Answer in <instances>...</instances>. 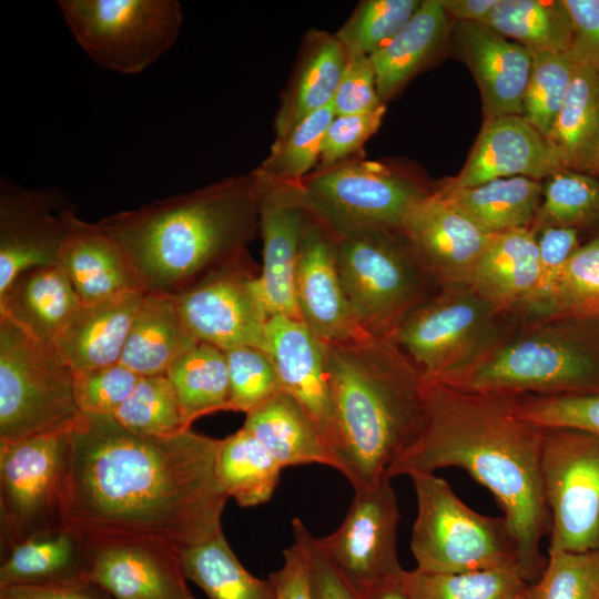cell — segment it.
Listing matches in <instances>:
<instances>
[{
	"mask_svg": "<svg viewBox=\"0 0 599 599\" xmlns=\"http://www.w3.org/2000/svg\"><path fill=\"white\" fill-rule=\"evenodd\" d=\"M220 443L192 428L142 435L113 415L80 413L69 430L64 526L88 544L146 539L181 552L211 540L229 499L216 474Z\"/></svg>",
	"mask_w": 599,
	"mask_h": 599,
	"instance_id": "6da1fadb",
	"label": "cell"
},
{
	"mask_svg": "<svg viewBox=\"0 0 599 599\" xmlns=\"http://www.w3.org/2000/svg\"><path fill=\"white\" fill-rule=\"evenodd\" d=\"M517 398L425 382L423 430L385 476L465 469L504 511L518 541L521 578L535 583L547 565L541 541L551 526L541 478L545 428L518 415Z\"/></svg>",
	"mask_w": 599,
	"mask_h": 599,
	"instance_id": "7a4b0ae2",
	"label": "cell"
},
{
	"mask_svg": "<svg viewBox=\"0 0 599 599\" xmlns=\"http://www.w3.org/2000/svg\"><path fill=\"white\" fill-rule=\"evenodd\" d=\"M324 344L331 393L324 439L334 468L357 490L378 483L418 439L425 380L389 338Z\"/></svg>",
	"mask_w": 599,
	"mask_h": 599,
	"instance_id": "3957f363",
	"label": "cell"
},
{
	"mask_svg": "<svg viewBox=\"0 0 599 599\" xmlns=\"http://www.w3.org/2000/svg\"><path fill=\"white\" fill-rule=\"evenodd\" d=\"M146 293L179 294L246 251L258 229L253 174L126 210L98 222Z\"/></svg>",
	"mask_w": 599,
	"mask_h": 599,
	"instance_id": "277c9868",
	"label": "cell"
},
{
	"mask_svg": "<svg viewBox=\"0 0 599 599\" xmlns=\"http://www.w3.org/2000/svg\"><path fill=\"white\" fill-rule=\"evenodd\" d=\"M449 386L509 395L599 394V317L522 319L495 352Z\"/></svg>",
	"mask_w": 599,
	"mask_h": 599,
	"instance_id": "5b68a950",
	"label": "cell"
},
{
	"mask_svg": "<svg viewBox=\"0 0 599 599\" xmlns=\"http://www.w3.org/2000/svg\"><path fill=\"white\" fill-rule=\"evenodd\" d=\"M521 321L469 284L448 285L416 307L389 339L426 383L450 385L495 352Z\"/></svg>",
	"mask_w": 599,
	"mask_h": 599,
	"instance_id": "8992f818",
	"label": "cell"
},
{
	"mask_svg": "<svg viewBox=\"0 0 599 599\" xmlns=\"http://www.w3.org/2000/svg\"><path fill=\"white\" fill-rule=\"evenodd\" d=\"M410 478L417 499L410 541L417 569L435 573L501 569L521 577L518 541L505 517L470 509L433 473Z\"/></svg>",
	"mask_w": 599,
	"mask_h": 599,
	"instance_id": "52a82bcc",
	"label": "cell"
},
{
	"mask_svg": "<svg viewBox=\"0 0 599 599\" xmlns=\"http://www.w3.org/2000/svg\"><path fill=\"white\" fill-rule=\"evenodd\" d=\"M342 284L361 327L389 338L439 285L420 267L399 231L334 237Z\"/></svg>",
	"mask_w": 599,
	"mask_h": 599,
	"instance_id": "ba28073f",
	"label": "cell"
},
{
	"mask_svg": "<svg viewBox=\"0 0 599 599\" xmlns=\"http://www.w3.org/2000/svg\"><path fill=\"white\" fill-rule=\"evenodd\" d=\"M80 413L74 370L53 343L0 317V443L70 430Z\"/></svg>",
	"mask_w": 599,
	"mask_h": 599,
	"instance_id": "9c48e42d",
	"label": "cell"
},
{
	"mask_svg": "<svg viewBox=\"0 0 599 599\" xmlns=\"http://www.w3.org/2000/svg\"><path fill=\"white\" fill-rule=\"evenodd\" d=\"M284 185L334 237L399 231L410 207L429 193L389 166L362 158L316 167L300 182Z\"/></svg>",
	"mask_w": 599,
	"mask_h": 599,
	"instance_id": "30bf717a",
	"label": "cell"
},
{
	"mask_svg": "<svg viewBox=\"0 0 599 599\" xmlns=\"http://www.w3.org/2000/svg\"><path fill=\"white\" fill-rule=\"evenodd\" d=\"M68 28L100 67L142 72L179 37L183 13L176 0H60Z\"/></svg>",
	"mask_w": 599,
	"mask_h": 599,
	"instance_id": "8fae6325",
	"label": "cell"
},
{
	"mask_svg": "<svg viewBox=\"0 0 599 599\" xmlns=\"http://www.w3.org/2000/svg\"><path fill=\"white\" fill-rule=\"evenodd\" d=\"M69 430L0 443V556L64 527L62 490Z\"/></svg>",
	"mask_w": 599,
	"mask_h": 599,
	"instance_id": "7c38bea8",
	"label": "cell"
},
{
	"mask_svg": "<svg viewBox=\"0 0 599 599\" xmlns=\"http://www.w3.org/2000/svg\"><path fill=\"white\" fill-rule=\"evenodd\" d=\"M541 478L550 512V551L599 549V436L545 428Z\"/></svg>",
	"mask_w": 599,
	"mask_h": 599,
	"instance_id": "4fadbf2b",
	"label": "cell"
},
{
	"mask_svg": "<svg viewBox=\"0 0 599 599\" xmlns=\"http://www.w3.org/2000/svg\"><path fill=\"white\" fill-rule=\"evenodd\" d=\"M341 526L316 542L342 578L359 595L372 598L404 569L397 556L400 511L390 478L354 490Z\"/></svg>",
	"mask_w": 599,
	"mask_h": 599,
	"instance_id": "5bb4252c",
	"label": "cell"
},
{
	"mask_svg": "<svg viewBox=\"0 0 599 599\" xmlns=\"http://www.w3.org/2000/svg\"><path fill=\"white\" fill-rule=\"evenodd\" d=\"M247 251L212 270L175 294L189 329L200 342L222 351L254 346L268 354L270 315Z\"/></svg>",
	"mask_w": 599,
	"mask_h": 599,
	"instance_id": "9a60e30c",
	"label": "cell"
},
{
	"mask_svg": "<svg viewBox=\"0 0 599 599\" xmlns=\"http://www.w3.org/2000/svg\"><path fill=\"white\" fill-rule=\"evenodd\" d=\"M75 207L54 189L0 182V292L21 272L58 264Z\"/></svg>",
	"mask_w": 599,
	"mask_h": 599,
	"instance_id": "2e32d148",
	"label": "cell"
},
{
	"mask_svg": "<svg viewBox=\"0 0 599 599\" xmlns=\"http://www.w3.org/2000/svg\"><path fill=\"white\" fill-rule=\"evenodd\" d=\"M301 321L324 343H352L368 335L358 324L339 276L334 236L307 214L295 268Z\"/></svg>",
	"mask_w": 599,
	"mask_h": 599,
	"instance_id": "e0dca14e",
	"label": "cell"
},
{
	"mask_svg": "<svg viewBox=\"0 0 599 599\" xmlns=\"http://www.w3.org/2000/svg\"><path fill=\"white\" fill-rule=\"evenodd\" d=\"M399 232L417 263L440 287L469 284L490 237L435 192L410 207Z\"/></svg>",
	"mask_w": 599,
	"mask_h": 599,
	"instance_id": "ac0fdd59",
	"label": "cell"
},
{
	"mask_svg": "<svg viewBox=\"0 0 599 599\" xmlns=\"http://www.w3.org/2000/svg\"><path fill=\"white\" fill-rule=\"evenodd\" d=\"M88 545V580L115 599H193L177 549L146 539Z\"/></svg>",
	"mask_w": 599,
	"mask_h": 599,
	"instance_id": "d6986e66",
	"label": "cell"
},
{
	"mask_svg": "<svg viewBox=\"0 0 599 599\" xmlns=\"http://www.w3.org/2000/svg\"><path fill=\"white\" fill-rule=\"evenodd\" d=\"M257 191L258 229L263 240V267L257 281L270 317L300 319L294 278L306 211L282 183L252 172Z\"/></svg>",
	"mask_w": 599,
	"mask_h": 599,
	"instance_id": "ffe728a7",
	"label": "cell"
},
{
	"mask_svg": "<svg viewBox=\"0 0 599 599\" xmlns=\"http://www.w3.org/2000/svg\"><path fill=\"white\" fill-rule=\"evenodd\" d=\"M564 167L548 140L520 115L485 120L461 171L441 184L471 187L497 179L541 181Z\"/></svg>",
	"mask_w": 599,
	"mask_h": 599,
	"instance_id": "44dd1931",
	"label": "cell"
},
{
	"mask_svg": "<svg viewBox=\"0 0 599 599\" xmlns=\"http://www.w3.org/2000/svg\"><path fill=\"white\" fill-rule=\"evenodd\" d=\"M453 41L477 82L485 120L520 115L531 52L479 22L455 21Z\"/></svg>",
	"mask_w": 599,
	"mask_h": 599,
	"instance_id": "7402d4cb",
	"label": "cell"
},
{
	"mask_svg": "<svg viewBox=\"0 0 599 599\" xmlns=\"http://www.w3.org/2000/svg\"><path fill=\"white\" fill-rule=\"evenodd\" d=\"M58 264L82 304L126 294H145L142 282L118 242L98 223L70 215Z\"/></svg>",
	"mask_w": 599,
	"mask_h": 599,
	"instance_id": "603a6c76",
	"label": "cell"
},
{
	"mask_svg": "<svg viewBox=\"0 0 599 599\" xmlns=\"http://www.w3.org/2000/svg\"><path fill=\"white\" fill-rule=\"evenodd\" d=\"M266 335L281 390L302 405L324 437L331 413L324 342L302 321L283 315L270 317Z\"/></svg>",
	"mask_w": 599,
	"mask_h": 599,
	"instance_id": "cb8c5ba5",
	"label": "cell"
},
{
	"mask_svg": "<svg viewBox=\"0 0 599 599\" xmlns=\"http://www.w3.org/2000/svg\"><path fill=\"white\" fill-rule=\"evenodd\" d=\"M143 295L126 294L81 304L74 311L53 341L74 372L120 362Z\"/></svg>",
	"mask_w": 599,
	"mask_h": 599,
	"instance_id": "d4e9b609",
	"label": "cell"
},
{
	"mask_svg": "<svg viewBox=\"0 0 599 599\" xmlns=\"http://www.w3.org/2000/svg\"><path fill=\"white\" fill-rule=\"evenodd\" d=\"M537 235L530 227L490 235L469 285L484 298L524 317L537 287Z\"/></svg>",
	"mask_w": 599,
	"mask_h": 599,
	"instance_id": "484cf974",
	"label": "cell"
},
{
	"mask_svg": "<svg viewBox=\"0 0 599 599\" xmlns=\"http://www.w3.org/2000/svg\"><path fill=\"white\" fill-rule=\"evenodd\" d=\"M81 304L59 264L38 266L21 272L0 292V317L35 339L53 343Z\"/></svg>",
	"mask_w": 599,
	"mask_h": 599,
	"instance_id": "4316f807",
	"label": "cell"
},
{
	"mask_svg": "<svg viewBox=\"0 0 599 599\" xmlns=\"http://www.w3.org/2000/svg\"><path fill=\"white\" fill-rule=\"evenodd\" d=\"M347 59L335 34L323 30L306 33L296 67L281 98L275 118L276 139L309 114L333 103Z\"/></svg>",
	"mask_w": 599,
	"mask_h": 599,
	"instance_id": "83f0119b",
	"label": "cell"
},
{
	"mask_svg": "<svg viewBox=\"0 0 599 599\" xmlns=\"http://www.w3.org/2000/svg\"><path fill=\"white\" fill-rule=\"evenodd\" d=\"M197 342L175 295L149 292L133 317L120 363L142 377L164 375Z\"/></svg>",
	"mask_w": 599,
	"mask_h": 599,
	"instance_id": "f1b7e54d",
	"label": "cell"
},
{
	"mask_svg": "<svg viewBox=\"0 0 599 599\" xmlns=\"http://www.w3.org/2000/svg\"><path fill=\"white\" fill-rule=\"evenodd\" d=\"M448 33L449 17L441 0H425L396 34L369 55L384 104L435 57Z\"/></svg>",
	"mask_w": 599,
	"mask_h": 599,
	"instance_id": "f546056e",
	"label": "cell"
},
{
	"mask_svg": "<svg viewBox=\"0 0 599 599\" xmlns=\"http://www.w3.org/2000/svg\"><path fill=\"white\" fill-rule=\"evenodd\" d=\"M0 558V588L88 580L89 545L65 526L27 539Z\"/></svg>",
	"mask_w": 599,
	"mask_h": 599,
	"instance_id": "4dcf8cb0",
	"label": "cell"
},
{
	"mask_svg": "<svg viewBox=\"0 0 599 599\" xmlns=\"http://www.w3.org/2000/svg\"><path fill=\"white\" fill-rule=\"evenodd\" d=\"M243 428L252 433L284 468L322 464L334 468L325 439L302 405L280 390L246 414Z\"/></svg>",
	"mask_w": 599,
	"mask_h": 599,
	"instance_id": "1f68e13d",
	"label": "cell"
},
{
	"mask_svg": "<svg viewBox=\"0 0 599 599\" xmlns=\"http://www.w3.org/2000/svg\"><path fill=\"white\" fill-rule=\"evenodd\" d=\"M488 235L531 227L542 196V182L505 177L471 187L444 184L433 191Z\"/></svg>",
	"mask_w": 599,
	"mask_h": 599,
	"instance_id": "d6a6232c",
	"label": "cell"
},
{
	"mask_svg": "<svg viewBox=\"0 0 599 599\" xmlns=\"http://www.w3.org/2000/svg\"><path fill=\"white\" fill-rule=\"evenodd\" d=\"M546 139L564 167L597 174L599 69L576 64L566 100Z\"/></svg>",
	"mask_w": 599,
	"mask_h": 599,
	"instance_id": "836d02e7",
	"label": "cell"
},
{
	"mask_svg": "<svg viewBox=\"0 0 599 599\" xmlns=\"http://www.w3.org/2000/svg\"><path fill=\"white\" fill-rule=\"evenodd\" d=\"M479 23L530 52H568L573 35L562 0H499Z\"/></svg>",
	"mask_w": 599,
	"mask_h": 599,
	"instance_id": "e575fe53",
	"label": "cell"
},
{
	"mask_svg": "<svg viewBox=\"0 0 599 599\" xmlns=\"http://www.w3.org/2000/svg\"><path fill=\"white\" fill-rule=\"evenodd\" d=\"M283 467L261 441L245 428L221 439L216 474L227 494L241 507L268 501Z\"/></svg>",
	"mask_w": 599,
	"mask_h": 599,
	"instance_id": "d590c367",
	"label": "cell"
},
{
	"mask_svg": "<svg viewBox=\"0 0 599 599\" xmlns=\"http://www.w3.org/2000/svg\"><path fill=\"white\" fill-rule=\"evenodd\" d=\"M166 376L191 425L202 416L229 410V368L221 348L199 341L169 367Z\"/></svg>",
	"mask_w": 599,
	"mask_h": 599,
	"instance_id": "8d00e7d4",
	"label": "cell"
},
{
	"mask_svg": "<svg viewBox=\"0 0 599 599\" xmlns=\"http://www.w3.org/2000/svg\"><path fill=\"white\" fill-rule=\"evenodd\" d=\"M186 579L209 599H275L270 581L250 573L229 546L223 531L209 541L181 551Z\"/></svg>",
	"mask_w": 599,
	"mask_h": 599,
	"instance_id": "74e56055",
	"label": "cell"
},
{
	"mask_svg": "<svg viewBox=\"0 0 599 599\" xmlns=\"http://www.w3.org/2000/svg\"><path fill=\"white\" fill-rule=\"evenodd\" d=\"M599 224V180L561 167L542 182V196L531 230L593 227Z\"/></svg>",
	"mask_w": 599,
	"mask_h": 599,
	"instance_id": "f35d334b",
	"label": "cell"
},
{
	"mask_svg": "<svg viewBox=\"0 0 599 599\" xmlns=\"http://www.w3.org/2000/svg\"><path fill=\"white\" fill-rule=\"evenodd\" d=\"M400 582L408 599H516L529 585L501 569L435 573L416 568L404 570Z\"/></svg>",
	"mask_w": 599,
	"mask_h": 599,
	"instance_id": "ab89813d",
	"label": "cell"
},
{
	"mask_svg": "<svg viewBox=\"0 0 599 599\" xmlns=\"http://www.w3.org/2000/svg\"><path fill=\"white\" fill-rule=\"evenodd\" d=\"M334 118L333 104L309 114L274 141L270 154L254 171L275 183L300 182L319 162L322 143Z\"/></svg>",
	"mask_w": 599,
	"mask_h": 599,
	"instance_id": "60d3db41",
	"label": "cell"
},
{
	"mask_svg": "<svg viewBox=\"0 0 599 599\" xmlns=\"http://www.w3.org/2000/svg\"><path fill=\"white\" fill-rule=\"evenodd\" d=\"M113 416L148 436H175L191 428L166 374L141 377Z\"/></svg>",
	"mask_w": 599,
	"mask_h": 599,
	"instance_id": "b9f144b4",
	"label": "cell"
},
{
	"mask_svg": "<svg viewBox=\"0 0 599 599\" xmlns=\"http://www.w3.org/2000/svg\"><path fill=\"white\" fill-rule=\"evenodd\" d=\"M520 116L545 138L566 100L576 69L568 52H531Z\"/></svg>",
	"mask_w": 599,
	"mask_h": 599,
	"instance_id": "7bdbcfd3",
	"label": "cell"
},
{
	"mask_svg": "<svg viewBox=\"0 0 599 599\" xmlns=\"http://www.w3.org/2000/svg\"><path fill=\"white\" fill-rule=\"evenodd\" d=\"M418 0H366L335 33L347 57L372 55L414 16Z\"/></svg>",
	"mask_w": 599,
	"mask_h": 599,
	"instance_id": "ee69618b",
	"label": "cell"
},
{
	"mask_svg": "<svg viewBox=\"0 0 599 599\" xmlns=\"http://www.w3.org/2000/svg\"><path fill=\"white\" fill-rule=\"evenodd\" d=\"M540 578L526 589L528 599H599V549L550 551Z\"/></svg>",
	"mask_w": 599,
	"mask_h": 599,
	"instance_id": "f6af8a7d",
	"label": "cell"
},
{
	"mask_svg": "<svg viewBox=\"0 0 599 599\" xmlns=\"http://www.w3.org/2000/svg\"><path fill=\"white\" fill-rule=\"evenodd\" d=\"M599 317V236L568 260L547 316Z\"/></svg>",
	"mask_w": 599,
	"mask_h": 599,
	"instance_id": "bcb514c9",
	"label": "cell"
},
{
	"mask_svg": "<svg viewBox=\"0 0 599 599\" xmlns=\"http://www.w3.org/2000/svg\"><path fill=\"white\" fill-rule=\"evenodd\" d=\"M229 368V410L250 413L281 390L271 356L254 346L224 351Z\"/></svg>",
	"mask_w": 599,
	"mask_h": 599,
	"instance_id": "7dc6e473",
	"label": "cell"
},
{
	"mask_svg": "<svg viewBox=\"0 0 599 599\" xmlns=\"http://www.w3.org/2000/svg\"><path fill=\"white\" fill-rule=\"evenodd\" d=\"M518 415L542 428H575L599 436V394L518 395Z\"/></svg>",
	"mask_w": 599,
	"mask_h": 599,
	"instance_id": "c3c4849f",
	"label": "cell"
},
{
	"mask_svg": "<svg viewBox=\"0 0 599 599\" xmlns=\"http://www.w3.org/2000/svg\"><path fill=\"white\" fill-rule=\"evenodd\" d=\"M141 377L120 362L74 372V396L79 410L114 415Z\"/></svg>",
	"mask_w": 599,
	"mask_h": 599,
	"instance_id": "681fc988",
	"label": "cell"
},
{
	"mask_svg": "<svg viewBox=\"0 0 599 599\" xmlns=\"http://www.w3.org/2000/svg\"><path fill=\"white\" fill-rule=\"evenodd\" d=\"M536 235L539 255L538 283L524 319L547 315L564 268L580 246L577 229L546 227Z\"/></svg>",
	"mask_w": 599,
	"mask_h": 599,
	"instance_id": "f907efd6",
	"label": "cell"
},
{
	"mask_svg": "<svg viewBox=\"0 0 599 599\" xmlns=\"http://www.w3.org/2000/svg\"><path fill=\"white\" fill-rule=\"evenodd\" d=\"M384 113L385 106L372 113L335 116L325 133L317 167L361 158L365 142L378 130Z\"/></svg>",
	"mask_w": 599,
	"mask_h": 599,
	"instance_id": "816d5d0a",
	"label": "cell"
},
{
	"mask_svg": "<svg viewBox=\"0 0 599 599\" xmlns=\"http://www.w3.org/2000/svg\"><path fill=\"white\" fill-rule=\"evenodd\" d=\"M332 104L335 116L372 113L385 106L369 57H348Z\"/></svg>",
	"mask_w": 599,
	"mask_h": 599,
	"instance_id": "f5cc1de1",
	"label": "cell"
},
{
	"mask_svg": "<svg viewBox=\"0 0 599 599\" xmlns=\"http://www.w3.org/2000/svg\"><path fill=\"white\" fill-rule=\"evenodd\" d=\"M294 539L305 549L314 599H372L356 592L337 572L300 518L292 521Z\"/></svg>",
	"mask_w": 599,
	"mask_h": 599,
	"instance_id": "db71d44e",
	"label": "cell"
},
{
	"mask_svg": "<svg viewBox=\"0 0 599 599\" xmlns=\"http://www.w3.org/2000/svg\"><path fill=\"white\" fill-rule=\"evenodd\" d=\"M573 28L568 53L576 64L599 69V0H562Z\"/></svg>",
	"mask_w": 599,
	"mask_h": 599,
	"instance_id": "11a10c76",
	"label": "cell"
},
{
	"mask_svg": "<svg viewBox=\"0 0 599 599\" xmlns=\"http://www.w3.org/2000/svg\"><path fill=\"white\" fill-rule=\"evenodd\" d=\"M283 556V566L268 578L275 590V599H314L309 562L302 544L294 539Z\"/></svg>",
	"mask_w": 599,
	"mask_h": 599,
	"instance_id": "9f6ffc18",
	"label": "cell"
},
{
	"mask_svg": "<svg viewBox=\"0 0 599 599\" xmlns=\"http://www.w3.org/2000/svg\"><path fill=\"white\" fill-rule=\"evenodd\" d=\"M0 599H115L99 585L90 581L44 586H12L0 588Z\"/></svg>",
	"mask_w": 599,
	"mask_h": 599,
	"instance_id": "6f0895ef",
	"label": "cell"
},
{
	"mask_svg": "<svg viewBox=\"0 0 599 599\" xmlns=\"http://www.w3.org/2000/svg\"><path fill=\"white\" fill-rule=\"evenodd\" d=\"M499 0H441L448 17L455 21L481 22Z\"/></svg>",
	"mask_w": 599,
	"mask_h": 599,
	"instance_id": "680465c9",
	"label": "cell"
},
{
	"mask_svg": "<svg viewBox=\"0 0 599 599\" xmlns=\"http://www.w3.org/2000/svg\"><path fill=\"white\" fill-rule=\"evenodd\" d=\"M400 577L382 586L373 593L372 599H408L403 590Z\"/></svg>",
	"mask_w": 599,
	"mask_h": 599,
	"instance_id": "91938a15",
	"label": "cell"
},
{
	"mask_svg": "<svg viewBox=\"0 0 599 599\" xmlns=\"http://www.w3.org/2000/svg\"><path fill=\"white\" fill-rule=\"evenodd\" d=\"M526 589H527V588H526ZM526 589H525V591H524L519 597H517L516 599H528V598H527V595H526Z\"/></svg>",
	"mask_w": 599,
	"mask_h": 599,
	"instance_id": "94428289",
	"label": "cell"
},
{
	"mask_svg": "<svg viewBox=\"0 0 599 599\" xmlns=\"http://www.w3.org/2000/svg\"><path fill=\"white\" fill-rule=\"evenodd\" d=\"M597 174H599V152H598V161H597Z\"/></svg>",
	"mask_w": 599,
	"mask_h": 599,
	"instance_id": "6125c7cd",
	"label": "cell"
},
{
	"mask_svg": "<svg viewBox=\"0 0 599 599\" xmlns=\"http://www.w3.org/2000/svg\"><path fill=\"white\" fill-rule=\"evenodd\" d=\"M194 599V598H193Z\"/></svg>",
	"mask_w": 599,
	"mask_h": 599,
	"instance_id": "be15d7a7",
	"label": "cell"
}]
</instances>
